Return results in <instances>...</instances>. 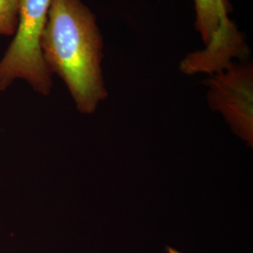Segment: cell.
I'll use <instances>...</instances> for the list:
<instances>
[{"label": "cell", "mask_w": 253, "mask_h": 253, "mask_svg": "<svg viewBox=\"0 0 253 253\" xmlns=\"http://www.w3.org/2000/svg\"><path fill=\"white\" fill-rule=\"evenodd\" d=\"M102 47L96 17L81 0H52L41 38L42 54L50 73L66 84L82 114H93L108 97Z\"/></svg>", "instance_id": "cell-1"}, {"label": "cell", "mask_w": 253, "mask_h": 253, "mask_svg": "<svg viewBox=\"0 0 253 253\" xmlns=\"http://www.w3.org/2000/svg\"><path fill=\"white\" fill-rule=\"evenodd\" d=\"M52 0H21L18 26L14 38L0 61V90L15 79H24L34 90L48 95L52 73L43 60L41 38Z\"/></svg>", "instance_id": "cell-2"}, {"label": "cell", "mask_w": 253, "mask_h": 253, "mask_svg": "<svg viewBox=\"0 0 253 253\" xmlns=\"http://www.w3.org/2000/svg\"><path fill=\"white\" fill-rule=\"evenodd\" d=\"M195 28L201 34L205 49L189 54L180 64L188 75H212L227 69L234 59H244L249 47L242 33L229 18L232 6L229 0H194Z\"/></svg>", "instance_id": "cell-3"}, {"label": "cell", "mask_w": 253, "mask_h": 253, "mask_svg": "<svg viewBox=\"0 0 253 253\" xmlns=\"http://www.w3.org/2000/svg\"><path fill=\"white\" fill-rule=\"evenodd\" d=\"M205 84L210 108L221 114L235 135L253 148V64L234 62Z\"/></svg>", "instance_id": "cell-4"}, {"label": "cell", "mask_w": 253, "mask_h": 253, "mask_svg": "<svg viewBox=\"0 0 253 253\" xmlns=\"http://www.w3.org/2000/svg\"><path fill=\"white\" fill-rule=\"evenodd\" d=\"M21 0H0V35L12 36L18 26Z\"/></svg>", "instance_id": "cell-5"}]
</instances>
